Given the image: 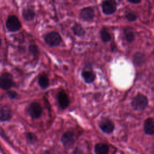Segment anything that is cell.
<instances>
[{
  "label": "cell",
  "instance_id": "6da1fadb",
  "mask_svg": "<svg viewBox=\"0 0 154 154\" xmlns=\"http://www.w3.org/2000/svg\"><path fill=\"white\" fill-rule=\"evenodd\" d=\"M149 103L147 97L143 94H137L131 101L132 106L137 111H143L145 109Z\"/></svg>",
  "mask_w": 154,
  "mask_h": 154
},
{
  "label": "cell",
  "instance_id": "8992f818",
  "mask_svg": "<svg viewBox=\"0 0 154 154\" xmlns=\"http://www.w3.org/2000/svg\"><path fill=\"white\" fill-rule=\"evenodd\" d=\"M6 26L10 31L14 32L20 28L21 23L16 16H10L6 22Z\"/></svg>",
  "mask_w": 154,
  "mask_h": 154
},
{
  "label": "cell",
  "instance_id": "7c38bea8",
  "mask_svg": "<svg viewBox=\"0 0 154 154\" xmlns=\"http://www.w3.org/2000/svg\"><path fill=\"white\" fill-rule=\"evenodd\" d=\"M81 75L85 82L88 84L92 83L96 78V75L91 69H84Z\"/></svg>",
  "mask_w": 154,
  "mask_h": 154
},
{
  "label": "cell",
  "instance_id": "277c9868",
  "mask_svg": "<svg viewBox=\"0 0 154 154\" xmlns=\"http://www.w3.org/2000/svg\"><path fill=\"white\" fill-rule=\"evenodd\" d=\"M45 40L50 46H57L61 42V37L58 32H51L45 36Z\"/></svg>",
  "mask_w": 154,
  "mask_h": 154
},
{
  "label": "cell",
  "instance_id": "cb8c5ba5",
  "mask_svg": "<svg viewBox=\"0 0 154 154\" xmlns=\"http://www.w3.org/2000/svg\"><path fill=\"white\" fill-rule=\"evenodd\" d=\"M28 49H29V51L32 54H35L37 51H38V49H37V47L34 45H31L29 46V48H28Z\"/></svg>",
  "mask_w": 154,
  "mask_h": 154
},
{
  "label": "cell",
  "instance_id": "44dd1931",
  "mask_svg": "<svg viewBox=\"0 0 154 154\" xmlns=\"http://www.w3.org/2000/svg\"><path fill=\"white\" fill-rule=\"evenodd\" d=\"M26 138L27 141L29 143H34L37 141V137L34 133L28 132L26 135Z\"/></svg>",
  "mask_w": 154,
  "mask_h": 154
},
{
  "label": "cell",
  "instance_id": "484cf974",
  "mask_svg": "<svg viewBox=\"0 0 154 154\" xmlns=\"http://www.w3.org/2000/svg\"><path fill=\"white\" fill-rule=\"evenodd\" d=\"M42 154H52L51 152L48 151V150H46V151H45Z\"/></svg>",
  "mask_w": 154,
  "mask_h": 154
},
{
  "label": "cell",
  "instance_id": "ac0fdd59",
  "mask_svg": "<svg viewBox=\"0 0 154 154\" xmlns=\"http://www.w3.org/2000/svg\"><path fill=\"white\" fill-rule=\"evenodd\" d=\"M22 15H23V17L26 20L29 21L34 19V17L35 16V13L32 10H31L30 8H27V9H25L23 10Z\"/></svg>",
  "mask_w": 154,
  "mask_h": 154
},
{
  "label": "cell",
  "instance_id": "4316f807",
  "mask_svg": "<svg viewBox=\"0 0 154 154\" xmlns=\"http://www.w3.org/2000/svg\"><path fill=\"white\" fill-rule=\"evenodd\" d=\"M1 39H0V46H1Z\"/></svg>",
  "mask_w": 154,
  "mask_h": 154
},
{
  "label": "cell",
  "instance_id": "9a60e30c",
  "mask_svg": "<svg viewBox=\"0 0 154 154\" xmlns=\"http://www.w3.org/2000/svg\"><path fill=\"white\" fill-rule=\"evenodd\" d=\"M73 34L78 37H82L85 34V30L81 24L76 23L72 27Z\"/></svg>",
  "mask_w": 154,
  "mask_h": 154
},
{
  "label": "cell",
  "instance_id": "8fae6325",
  "mask_svg": "<svg viewBox=\"0 0 154 154\" xmlns=\"http://www.w3.org/2000/svg\"><path fill=\"white\" fill-rule=\"evenodd\" d=\"M58 101L60 107L62 109L67 108L70 103L68 96L64 91H61L58 94Z\"/></svg>",
  "mask_w": 154,
  "mask_h": 154
},
{
  "label": "cell",
  "instance_id": "7402d4cb",
  "mask_svg": "<svg viewBox=\"0 0 154 154\" xmlns=\"http://www.w3.org/2000/svg\"><path fill=\"white\" fill-rule=\"evenodd\" d=\"M126 17L129 21H135L137 19V15L133 11H128L126 14Z\"/></svg>",
  "mask_w": 154,
  "mask_h": 154
},
{
  "label": "cell",
  "instance_id": "5b68a950",
  "mask_svg": "<svg viewBox=\"0 0 154 154\" xmlns=\"http://www.w3.org/2000/svg\"><path fill=\"white\" fill-rule=\"evenodd\" d=\"M102 11L105 14H113L117 9V3L115 0H104L102 3Z\"/></svg>",
  "mask_w": 154,
  "mask_h": 154
},
{
  "label": "cell",
  "instance_id": "e0dca14e",
  "mask_svg": "<svg viewBox=\"0 0 154 154\" xmlns=\"http://www.w3.org/2000/svg\"><path fill=\"white\" fill-rule=\"evenodd\" d=\"M49 79L45 75H42L38 78V84L41 88L45 89L49 86Z\"/></svg>",
  "mask_w": 154,
  "mask_h": 154
},
{
  "label": "cell",
  "instance_id": "603a6c76",
  "mask_svg": "<svg viewBox=\"0 0 154 154\" xmlns=\"http://www.w3.org/2000/svg\"><path fill=\"white\" fill-rule=\"evenodd\" d=\"M7 95L10 99H14L17 97V93L14 91H8L7 92Z\"/></svg>",
  "mask_w": 154,
  "mask_h": 154
},
{
  "label": "cell",
  "instance_id": "3957f363",
  "mask_svg": "<svg viewBox=\"0 0 154 154\" xmlns=\"http://www.w3.org/2000/svg\"><path fill=\"white\" fill-rule=\"evenodd\" d=\"M14 84L13 76L8 73H4L0 76V87L4 90H8Z\"/></svg>",
  "mask_w": 154,
  "mask_h": 154
},
{
  "label": "cell",
  "instance_id": "7a4b0ae2",
  "mask_svg": "<svg viewBox=\"0 0 154 154\" xmlns=\"http://www.w3.org/2000/svg\"><path fill=\"white\" fill-rule=\"evenodd\" d=\"M27 111L32 119H38L42 114L43 108L40 103L37 102H32L28 106Z\"/></svg>",
  "mask_w": 154,
  "mask_h": 154
},
{
  "label": "cell",
  "instance_id": "4fadbf2b",
  "mask_svg": "<svg viewBox=\"0 0 154 154\" xmlns=\"http://www.w3.org/2000/svg\"><path fill=\"white\" fill-rule=\"evenodd\" d=\"M144 130L147 135L154 134V118L149 117L144 123Z\"/></svg>",
  "mask_w": 154,
  "mask_h": 154
},
{
  "label": "cell",
  "instance_id": "30bf717a",
  "mask_svg": "<svg viewBox=\"0 0 154 154\" xmlns=\"http://www.w3.org/2000/svg\"><path fill=\"white\" fill-rule=\"evenodd\" d=\"M13 116L11 108L8 106H2L0 107V121L7 122L10 120Z\"/></svg>",
  "mask_w": 154,
  "mask_h": 154
},
{
  "label": "cell",
  "instance_id": "2e32d148",
  "mask_svg": "<svg viewBox=\"0 0 154 154\" xmlns=\"http://www.w3.org/2000/svg\"><path fill=\"white\" fill-rule=\"evenodd\" d=\"M100 37L103 42H108L111 39V35L106 28H102L100 30Z\"/></svg>",
  "mask_w": 154,
  "mask_h": 154
},
{
  "label": "cell",
  "instance_id": "d4e9b609",
  "mask_svg": "<svg viewBox=\"0 0 154 154\" xmlns=\"http://www.w3.org/2000/svg\"><path fill=\"white\" fill-rule=\"evenodd\" d=\"M128 1L133 4H138L141 1V0H128Z\"/></svg>",
  "mask_w": 154,
  "mask_h": 154
},
{
  "label": "cell",
  "instance_id": "52a82bcc",
  "mask_svg": "<svg viewBox=\"0 0 154 154\" xmlns=\"http://www.w3.org/2000/svg\"><path fill=\"white\" fill-rule=\"evenodd\" d=\"M99 126L100 129L105 134H110L114 129V123L106 118L102 119L99 123Z\"/></svg>",
  "mask_w": 154,
  "mask_h": 154
},
{
  "label": "cell",
  "instance_id": "ffe728a7",
  "mask_svg": "<svg viewBox=\"0 0 154 154\" xmlns=\"http://www.w3.org/2000/svg\"><path fill=\"white\" fill-rule=\"evenodd\" d=\"M134 61L137 64H141L144 61V55L140 52H137L134 55Z\"/></svg>",
  "mask_w": 154,
  "mask_h": 154
},
{
  "label": "cell",
  "instance_id": "5bb4252c",
  "mask_svg": "<svg viewBox=\"0 0 154 154\" xmlns=\"http://www.w3.org/2000/svg\"><path fill=\"white\" fill-rule=\"evenodd\" d=\"M95 154H108L109 147L103 143H99L95 145L94 147Z\"/></svg>",
  "mask_w": 154,
  "mask_h": 154
},
{
  "label": "cell",
  "instance_id": "9c48e42d",
  "mask_svg": "<svg viewBox=\"0 0 154 154\" xmlns=\"http://www.w3.org/2000/svg\"><path fill=\"white\" fill-rule=\"evenodd\" d=\"M80 18L84 21L89 22L93 20L94 16V11L92 7H87L82 8L80 11Z\"/></svg>",
  "mask_w": 154,
  "mask_h": 154
},
{
  "label": "cell",
  "instance_id": "d6986e66",
  "mask_svg": "<svg viewBox=\"0 0 154 154\" xmlns=\"http://www.w3.org/2000/svg\"><path fill=\"white\" fill-rule=\"evenodd\" d=\"M124 34H125V38L126 39L127 42L131 43L134 41V40L135 38V35H134V32L132 31V30L131 28L125 29L124 31Z\"/></svg>",
  "mask_w": 154,
  "mask_h": 154
},
{
  "label": "cell",
  "instance_id": "ba28073f",
  "mask_svg": "<svg viewBox=\"0 0 154 154\" xmlns=\"http://www.w3.org/2000/svg\"><path fill=\"white\" fill-rule=\"evenodd\" d=\"M61 142L66 147H69L73 144L75 141V134L70 131L64 132L61 137Z\"/></svg>",
  "mask_w": 154,
  "mask_h": 154
}]
</instances>
